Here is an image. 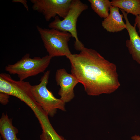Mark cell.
<instances>
[{
  "instance_id": "6",
  "label": "cell",
  "mask_w": 140,
  "mask_h": 140,
  "mask_svg": "<svg viewBox=\"0 0 140 140\" xmlns=\"http://www.w3.org/2000/svg\"><path fill=\"white\" fill-rule=\"evenodd\" d=\"M50 71L45 72L40 83L32 86V93L36 102L48 116L53 117L58 109L65 111V104L60 99L56 98L47 87Z\"/></svg>"
},
{
  "instance_id": "3",
  "label": "cell",
  "mask_w": 140,
  "mask_h": 140,
  "mask_svg": "<svg viewBox=\"0 0 140 140\" xmlns=\"http://www.w3.org/2000/svg\"><path fill=\"white\" fill-rule=\"evenodd\" d=\"M52 58L48 55L32 58L30 54L27 53L16 63L8 65L5 69L10 74L17 75L19 80L24 81L28 78L44 72Z\"/></svg>"
},
{
  "instance_id": "2",
  "label": "cell",
  "mask_w": 140,
  "mask_h": 140,
  "mask_svg": "<svg viewBox=\"0 0 140 140\" xmlns=\"http://www.w3.org/2000/svg\"><path fill=\"white\" fill-rule=\"evenodd\" d=\"M32 86L29 82L13 79L9 74H0V92L14 96L24 102L32 109L39 122H41L47 115L36 101Z\"/></svg>"
},
{
  "instance_id": "14",
  "label": "cell",
  "mask_w": 140,
  "mask_h": 140,
  "mask_svg": "<svg viewBox=\"0 0 140 140\" xmlns=\"http://www.w3.org/2000/svg\"><path fill=\"white\" fill-rule=\"evenodd\" d=\"M40 140H66L57 134L54 129L42 130Z\"/></svg>"
},
{
  "instance_id": "5",
  "label": "cell",
  "mask_w": 140,
  "mask_h": 140,
  "mask_svg": "<svg viewBox=\"0 0 140 140\" xmlns=\"http://www.w3.org/2000/svg\"><path fill=\"white\" fill-rule=\"evenodd\" d=\"M36 27L44 47L51 57H66L71 53L68 45L72 37L70 33L54 29L43 28L39 26Z\"/></svg>"
},
{
  "instance_id": "1",
  "label": "cell",
  "mask_w": 140,
  "mask_h": 140,
  "mask_svg": "<svg viewBox=\"0 0 140 140\" xmlns=\"http://www.w3.org/2000/svg\"><path fill=\"white\" fill-rule=\"evenodd\" d=\"M66 57L71 64V74L83 85L88 95L110 94L120 87L116 65L95 50L84 47L79 53Z\"/></svg>"
},
{
  "instance_id": "11",
  "label": "cell",
  "mask_w": 140,
  "mask_h": 140,
  "mask_svg": "<svg viewBox=\"0 0 140 140\" xmlns=\"http://www.w3.org/2000/svg\"><path fill=\"white\" fill-rule=\"evenodd\" d=\"M18 129L12 124V119L3 113L0 119V133L3 140H20L17 138Z\"/></svg>"
},
{
  "instance_id": "17",
  "label": "cell",
  "mask_w": 140,
  "mask_h": 140,
  "mask_svg": "<svg viewBox=\"0 0 140 140\" xmlns=\"http://www.w3.org/2000/svg\"><path fill=\"white\" fill-rule=\"evenodd\" d=\"M12 2H20L22 3L24 5V7L27 10L29 11V8L27 4V1L25 0H13Z\"/></svg>"
},
{
  "instance_id": "9",
  "label": "cell",
  "mask_w": 140,
  "mask_h": 140,
  "mask_svg": "<svg viewBox=\"0 0 140 140\" xmlns=\"http://www.w3.org/2000/svg\"><path fill=\"white\" fill-rule=\"evenodd\" d=\"M125 21L126 28L129 39L126 41V45L133 59L140 65V37L136 30V25H132L127 17V14L120 9Z\"/></svg>"
},
{
  "instance_id": "18",
  "label": "cell",
  "mask_w": 140,
  "mask_h": 140,
  "mask_svg": "<svg viewBox=\"0 0 140 140\" xmlns=\"http://www.w3.org/2000/svg\"><path fill=\"white\" fill-rule=\"evenodd\" d=\"M131 139L132 140H140V136L135 135L131 137Z\"/></svg>"
},
{
  "instance_id": "10",
  "label": "cell",
  "mask_w": 140,
  "mask_h": 140,
  "mask_svg": "<svg viewBox=\"0 0 140 140\" xmlns=\"http://www.w3.org/2000/svg\"><path fill=\"white\" fill-rule=\"evenodd\" d=\"M108 16L102 22V25L107 31L110 32H120L125 29V24L123 18V14L119 12V8L111 5Z\"/></svg>"
},
{
  "instance_id": "7",
  "label": "cell",
  "mask_w": 140,
  "mask_h": 140,
  "mask_svg": "<svg viewBox=\"0 0 140 140\" xmlns=\"http://www.w3.org/2000/svg\"><path fill=\"white\" fill-rule=\"evenodd\" d=\"M72 0H31L32 8L41 13L48 21L57 16L64 18L69 10Z\"/></svg>"
},
{
  "instance_id": "19",
  "label": "cell",
  "mask_w": 140,
  "mask_h": 140,
  "mask_svg": "<svg viewBox=\"0 0 140 140\" xmlns=\"http://www.w3.org/2000/svg\"><path fill=\"white\" fill-rule=\"evenodd\" d=\"M0 140H2L1 137V136L0 137Z\"/></svg>"
},
{
  "instance_id": "13",
  "label": "cell",
  "mask_w": 140,
  "mask_h": 140,
  "mask_svg": "<svg viewBox=\"0 0 140 140\" xmlns=\"http://www.w3.org/2000/svg\"><path fill=\"white\" fill-rule=\"evenodd\" d=\"M92 9L101 18L104 19L108 16L111 5L109 0H88Z\"/></svg>"
},
{
  "instance_id": "8",
  "label": "cell",
  "mask_w": 140,
  "mask_h": 140,
  "mask_svg": "<svg viewBox=\"0 0 140 140\" xmlns=\"http://www.w3.org/2000/svg\"><path fill=\"white\" fill-rule=\"evenodd\" d=\"M55 79L57 85L60 86L58 92L60 99L65 103L69 102L74 97V89L79 81L64 68L57 70Z\"/></svg>"
},
{
  "instance_id": "12",
  "label": "cell",
  "mask_w": 140,
  "mask_h": 140,
  "mask_svg": "<svg viewBox=\"0 0 140 140\" xmlns=\"http://www.w3.org/2000/svg\"><path fill=\"white\" fill-rule=\"evenodd\" d=\"M111 5L117 7L127 14L136 16L140 15V0H112Z\"/></svg>"
},
{
  "instance_id": "4",
  "label": "cell",
  "mask_w": 140,
  "mask_h": 140,
  "mask_svg": "<svg viewBox=\"0 0 140 140\" xmlns=\"http://www.w3.org/2000/svg\"><path fill=\"white\" fill-rule=\"evenodd\" d=\"M88 8V5L79 0H72L68 12L66 16L61 20L58 16L48 24L50 29L67 32L70 33L75 38V48L80 51L84 47V45L79 40L76 29L78 19L81 13Z\"/></svg>"
},
{
  "instance_id": "16",
  "label": "cell",
  "mask_w": 140,
  "mask_h": 140,
  "mask_svg": "<svg viewBox=\"0 0 140 140\" xmlns=\"http://www.w3.org/2000/svg\"><path fill=\"white\" fill-rule=\"evenodd\" d=\"M138 27V32L140 33V15L136 16L135 20V23Z\"/></svg>"
},
{
  "instance_id": "15",
  "label": "cell",
  "mask_w": 140,
  "mask_h": 140,
  "mask_svg": "<svg viewBox=\"0 0 140 140\" xmlns=\"http://www.w3.org/2000/svg\"><path fill=\"white\" fill-rule=\"evenodd\" d=\"M10 95L7 94L0 92V102L2 104L6 105L9 102Z\"/></svg>"
}]
</instances>
